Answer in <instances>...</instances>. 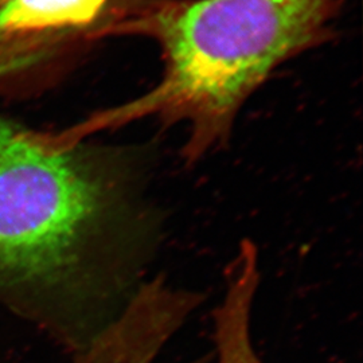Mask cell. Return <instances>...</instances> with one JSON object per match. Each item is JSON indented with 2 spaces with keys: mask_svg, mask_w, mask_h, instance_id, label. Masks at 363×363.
<instances>
[{
  "mask_svg": "<svg viewBox=\"0 0 363 363\" xmlns=\"http://www.w3.org/2000/svg\"><path fill=\"white\" fill-rule=\"evenodd\" d=\"M163 0H0V97L52 86L113 27Z\"/></svg>",
  "mask_w": 363,
  "mask_h": 363,
  "instance_id": "3",
  "label": "cell"
},
{
  "mask_svg": "<svg viewBox=\"0 0 363 363\" xmlns=\"http://www.w3.org/2000/svg\"><path fill=\"white\" fill-rule=\"evenodd\" d=\"M257 247L240 244L225 272V289L213 312L217 363H264L252 342V310L259 286Z\"/></svg>",
  "mask_w": 363,
  "mask_h": 363,
  "instance_id": "4",
  "label": "cell"
},
{
  "mask_svg": "<svg viewBox=\"0 0 363 363\" xmlns=\"http://www.w3.org/2000/svg\"><path fill=\"white\" fill-rule=\"evenodd\" d=\"M339 0H163L109 37L152 39L163 74L154 88L94 112L70 130L82 139L155 118L184 124L181 156L194 164L222 148L247 99L286 61L333 34Z\"/></svg>",
  "mask_w": 363,
  "mask_h": 363,
  "instance_id": "2",
  "label": "cell"
},
{
  "mask_svg": "<svg viewBox=\"0 0 363 363\" xmlns=\"http://www.w3.org/2000/svg\"><path fill=\"white\" fill-rule=\"evenodd\" d=\"M136 148L0 115V307L72 355L143 281L159 218Z\"/></svg>",
  "mask_w": 363,
  "mask_h": 363,
  "instance_id": "1",
  "label": "cell"
},
{
  "mask_svg": "<svg viewBox=\"0 0 363 363\" xmlns=\"http://www.w3.org/2000/svg\"><path fill=\"white\" fill-rule=\"evenodd\" d=\"M175 335L177 327L164 312L132 303L89 346L73 354L72 363H156Z\"/></svg>",
  "mask_w": 363,
  "mask_h": 363,
  "instance_id": "5",
  "label": "cell"
}]
</instances>
